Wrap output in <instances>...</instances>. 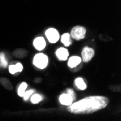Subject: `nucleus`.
<instances>
[{
  "label": "nucleus",
  "mask_w": 121,
  "mask_h": 121,
  "mask_svg": "<svg viewBox=\"0 0 121 121\" xmlns=\"http://www.w3.org/2000/svg\"><path fill=\"white\" fill-rule=\"evenodd\" d=\"M82 58L83 62H89L94 56V50L92 48H90L89 47H85L81 52Z\"/></svg>",
  "instance_id": "39448f33"
},
{
  "label": "nucleus",
  "mask_w": 121,
  "mask_h": 121,
  "mask_svg": "<svg viewBox=\"0 0 121 121\" xmlns=\"http://www.w3.org/2000/svg\"><path fill=\"white\" fill-rule=\"evenodd\" d=\"M61 41L63 44L66 47H68L70 45H71L72 41H71V39H70V34H68V33H65L64 34L62 37H61Z\"/></svg>",
  "instance_id": "9d476101"
},
{
  "label": "nucleus",
  "mask_w": 121,
  "mask_h": 121,
  "mask_svg": "<svg viewBox=\"0 0 121 121\" xmlns=\"http://www.w3.org/2000/svg\"><path fill=\"white\" fill-rule=\"evenodd\" d=\"M86 33V29L83 26H75L70 33L71 36L75 40H81L84 39Z\"/></svg>",
  "instance_id": "7ed1b4c3"
},
{
  "label": "nucleus",
  "mask_w": 121,
  "mask_h": 121,
  "mask_svg": "<svg viewBox=\"0 0 121 121\" xmlns=\"http://www.w3.org/2000/svg\"><path fill=\"white\" fill-rule=\"evenodd\" d=\"M81 57H77V56H73L69 59L68 65L69 66V68H73L75 67H77L79 64H81Z\"/></svg>",
  "instance_id": "1a4fd4ad"
},
{
  "label": "nucleus",
  "mask_w": 121,
  "mask_h": 121,
  "mask_svg": "<svg viewBox=\"0 0 121 121\" xmlns=\"http://www.w3.org/2000/svg\"><path fill=\"white\" fill-rule=\"evenodd\" d=\"M56 55L60 60L64 61L68 59L69 53H68V51L66 49L61 47L56 51Z\"/></svg>",
  "instance_id": "6e6552de"
},
{
  "label": "nucleus",
  "mask_w": 121,
  "mask_h": 121,
  "mask_svg": "<svg viewBox=\"0 0 121 121\" xmlns=\"http://www.w3.org/2000/svg\"><path fill=\"white\" fill-rule=\"evenodd\" d=\"M23 49H17L16 51L14 52L13 54L16 57H25L26 54H25V53H23V54L21 53L23 52Z\"/></svg>",
  "instance_id": "f3484780"
},
{
  "label": "nucleus",
  "mask_w": 121,
  "mask_h": 121,
  "mask_svg": "<svg viewBox=\"0 0 121 121\" xmlns=\"http://www.w3.org/2000/svg\"><path fill=\"white\" fill-rule=\"evenodd\" d=\"M109 99L103 96H91L72 103L67 110L73 114L86 115L99 111L105 108L109 104Z\"/></svg>",
  "instance_id": "f257e3e1"
},
{
  "label": "nucleus",
  "mask_w": 121,
  "mask_h": 121,
  "mask_svg": "<svg viewBox=\"0 0 121 121\" xmlns=\"http://www.w3.org/2000/svg\"><path fill=\"white\" fill-rule=\"evenodd\" d=\"M43 99V96L39 94H35L31 96V102L33 104H37Z\"/></svg>",
  "instance_id": "2eb2a0df"
},
{
  "label": "nucleus",
  "mask_w": 121,
  "mask_h": 121,
  "mask_svg": "<svg viewBox=\"0 0 121 121\" xmlns=\"http://www.w3.org/2000/svg\"><path fill=\"white\" fill-rule=\"evenodd\" d=\"M27 86H28V85H27L26 83H22L20 85L18 89H17V94L20 96H23V95L25 94V91L26 89Z\"/></svg>",
  "instance_id": "ddd939ff"
},
{
  "label": "nucleus",
  "mask_w": 121,
  "mask_h": 121,
  "mask_svg": "<svg viewBox=\"0 0 121 121\" xmlns=\"http://www.w3.org/2000/svg\"><path fill=\"white\" fill-rule=\"evenodd\" d=\"M0 83H1V84L5 88V89H8V90L13 89V85L8 79H7L5 78H0Z\"/></svg>",
  "instance_id": "f8f14e48"
},
{
  "label": "nucleus",
  "mask_w": 121,
  "mask_h": 121,
  "mask_svg": "<svg viewBox=\"0 0 121 121\" xmlns=\"http://www.w3.org/2000/svg\"><path fill=\"white\" fill-rule=\"evenodd\" d=\"M34 91H35V90H34V89H30V90H29V91H26V92H25V94H24V95H23V99H24V100L25 101H27L28 99H29V97L32 95V94L33 93H34Z\"/></svg>",
  "instance_id": "dca6fc26"
},
{
  "label": "nucleus",
  "mask_w": 121,
  "mask_h": 121,
  "mask_svg": "<svg viewBox=\"0 0 121 121\" xmlns=\"http://www.w3.org/2000/svg\"><path fill=\"white\" fill-rule=\"evenodd\" d=\"M75 84L77 86V88L80 90H84L86 89V84L81 78H77L75 80Z\"/></svg>",
  "instance_id": "9b49d317"
},
{
  "label": "nucleus",
  "mask_w": 121,
  "mask_h": 121,
  "mask_svg": "<svg viewBox=\"0 0 121 121\" xmlns=\"http://www.w3.org/2000/svg\"><path fill=\"white\" fill-rule=\"evenodd\" d=\"M9 71L11 74H15L17 73L16 70V68H15V65H11L9 66Z\"/></svg>",
  "instance_id": "a211bd4d"
},
{
  "label": "nucleus",
  "mask_w": 121,
  "mask_h": 121,
  "mask_svg": "<svg viewBox=\"0 0 121 121\" xmlns=\"http://www.w3.org/2000/svg\"><path fill=\"white\" fill-rule=\"evenodd\" d=\"M34 65L40 69L45 68L48 65L47 56L42 53L36 54L34 57Z\"/></svg>",
  "instance_id": "f03ea898"
},
{
  "label": "nucleus",
  "mask_w": 121,
  "mask_h": 121,
  "mask_svg": "<svg viewBox=\"0 0 121 121\" xmlns=\"http://www.w3.org/2000/svg\"><path fill=\"white\" fill-rule=\"evenodd\" d=\"M46 36L50 43H56L60 39L59 32L55 28H49L47 30Z\"/></svg>",
  "instance_id": "20e7f679"
},
{
  "label": "nucleus",
  "mask_w": 121,
  "mask_h": 121,
  "mask_svg": "<svg viewBox=\"0 0 121 121\" xmlns=\"http://www.w3.org/2000/svg\"><path fill=\"white\" fill-rule=\"evenodd\" d=\"M15 65V68H16V70H17V73L18 72H21L22 70H23V65H22V64L20 63H17Z\"/></svg>",
  "instance_id": "aec40b11"
},
{
  "label": "nucleus",
  "mask_w": 121,
  "mask_h": 121,
  "mask_svg": "<svg viewBox=\"0 0 121 121\" xmlns=\"http://www.w3.org/2000/svg\"><path fill=\"white\" fill-rule=\"evenodd\" d=\"M66 92L67 93H68L72 97H73V101L75 99V96H76V95H75V93L74 92V91L73 90V89H66Z\"/></svg>",
  "instance_id": "6ab92c4d"
},
{
  "label": "nucleus",
  "mask_w": 121,
  "mask_h": 121,
  "mask_svg": "<svg viewBox=\"0 0 121 121\" xmlns=\"http://www.w3.org/2000/svg\"><path fill=\"white\" fill-rule=\"evenodd\" d=\"M7 60L6 59V57L4 54L1 52L0 53V67L1 68H6L7 66Z\"/></svg>",
  "instance_id": "4468645a"
},
{
  "label": "nucleus",
  "mask_w": 121,
  "mask_h": 121,
  "mask_svg": "<svg viewBox=\"0 0 121 121\" xmlns=\"http://www.w3.org/2000/svg\"><path fill=\"white\" fill-rule=\"evenodd\" d=\"M34 46L37 50H43L46 47V41L43 37H37L34 41Z\"/></svg>",
  "instance_id": "0eeeda50"
},
{
  "label": "nucleus",
  "mask_w": 121,
  "mask_h": 121,
  "mask_svg": "<svg viewBox=\"0 0 121 121\" xmlns=\"http://www.w3.org/2000/svg\"><path fill=\"white\" fill-rule=\"evenodd\" d=\"M60 102L63 105H67L69 106L73 102V97L68 94V93H65L60 95Z\"/></svg>",
  "instance_id": "423d86ee"
}]
</instances>
